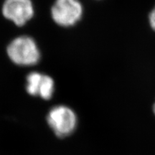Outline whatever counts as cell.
I'll use <instances>...</instances> for the list:
<instances>
[{"instance_id": "3957f363", "label": "cell", "mask_w": 155, "mask_h": 155, "mask_svg": "<svg viewBox=\"0 0 155 155\" xmlns=\"http://www.w3.org/2000/svg\"><path fill=\"white\" fill-rule=\"evenodd\" d=\"M83 7L78 0H55L51 7V17L56 24L70 28L82 18Z\"/></svg>"}, {"instance_id": "52a82bcc", "label": "cell", "mask_w": 155, "mask_h": 155, "mask_svg": "<svg viewBox=\"0 0 155 155\" xmlns=\"http://www.w3.org/2000/svg\"><path fill=\"white\" fill-rule=\"evenodd\" d=\"M149 22L152 30L155 31V6L149 14Z\"/></svg>"}, {"instance_id": "6da1fadb", "label": "cell", "mask_w": 155, "mask_h": 155, "mask_svg": "<svg viewBox=\"0 0 155 155\" xmlns=\"http://www.w3.org/2000/svg\"><path fill=\"white\" fill-rule=\"evenodd\" d=\"M7 55L11 61L19 66H32L40 61V49L35 40L31 37H17L7 48Z\"/></svg>"}, {"instance_id": "7a4b0ae2", "label": "cell", "mask_w": 155, "mask_h": 155, "mask_svg": "<svg viewBox=\"0 0 155 155\" xmlns=\"http://www.w3.org/2000/svg\"><path fill=\"white\" fill-rule=\"evenodd\" d=\"M49 127L60 138H65L74 132L78 124V118L73 109L66 106H54L47 116Z\"/></svg>"}, {"instance_id": "8992f818", "label": "cell", "mask_w": 155, "mask_h": 155, "mask_svg": "<svg viewBox=\"0 0 155 155\" xmlns=\"http://www.w3.org/2000/svg\"><path fill=\"white\" fill-rule=\"evenodd\" d=\"M54 91H55V83L53 79L50 75L43 74L38 96L44 100H49L53 97Z\"/></svg>"}, {"instance_id": "ba28073f", "label": "cell", "mask_w": 155, "mask_h": 155, "mask_svg": "<svg viewBox=\"0 0 155 155\" xmlns=\"http://www.w3.org/2000/svg\"><path fill=\"white\" fill-rule=\"evenodd\" d=\"M153 111H154V115H155V102H154V106H153Z\"/></svg>"}, {"instance_id": "277c9868", "label": "cell", "mask_w": 155, "mask_h": 155, "mask_svg": "<svg viewBox=\"0 0 155 155\" xmlns=\"http://www.w3.org/2000/svg\"><path fill=\"white\" fill-rule=\"evenodd\" d=\"M2 12L6 19L18 27L24 26L35 14L34 6L31 0H5Z\"/></svg>"}, {"instance_id": "5b68a950", "label": "cell", "mask_w": 155, "mask_h": 155, "mask_svg": "<svg viewBox=\"0 0 155 155\" xmlns=\"http://www.w3.org/2000/svg\"><path fill=\"white\" fill-rule=\"evenodd\" d=\"M43 74L38 72L30 73L26 78V91L32 96H38Z\"/></svg>"}]
</instances>
